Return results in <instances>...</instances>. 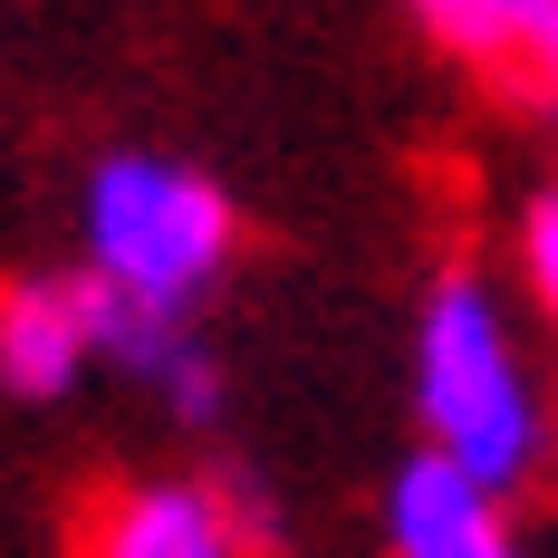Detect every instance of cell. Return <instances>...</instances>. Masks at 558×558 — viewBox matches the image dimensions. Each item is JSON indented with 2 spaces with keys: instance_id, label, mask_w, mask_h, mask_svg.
<instances>
[{
  "instance_id": "obj_1",
  "label": "cell",
  "mask_w": 558,
  "mask_h": 558,
  "mask_svg": "<svg viewBox=\"0 0 558 558\" xmlns=\"http://www.w3.org/2000/svg\"><path fill=\"white\" fill-rule=\"evenodd\" d=\"M404 386H414V434L444 452L452 472H472L482 492H530L558 452V404L530 366V347L510 328V299L482 270H444L414 299V347H404Z\"/></svg>"
},
{
  "instance_id": "obj_2",
  "label": "cell",
  "mask_w": 558,
  "mask_h": 558,
  "mask_svg": "<svg viewBox=\"0 0 558 558\" xmlns=\"http://www.w3.org/2000/svg\"><path fill=\"white\" fill-rule=\"evenodd\" d=\"M241 251V213L203 165L155 155V145H116L77 183V279H97L125 308H165L193 318L222 289Z\"/></svg>"
},
{
  "instance_id": "obj_3",
  "label": "cell",
  "mask_w": 558,
  "mask_h": 558,
  "mask_svg": "<svg viewBox=\"0 0 558 558\" xmlns=\"http://www.w3.org/2000/svg\"><path fill=\"white\" fill-rule=\"evenodd\" d=\"M77 558H251V539L231 530L222 492L203 472H135L87 501Z\"/></svg>"
},
{
  "instance_id": "obj_4",
  "label": "cell",
  "mask_w": 558,
  "mask_h": 558,
  "mask_svg": "<svg viewBox=\"0 0 558 558\" xmlns=\"http://www.w3.org/2000/svg\"><path fill=\"white\" fill-rule=\"evenodd\" d=\"M97 376V289L77 270L0 279V395L68 404Z\"/></svg>"
},
{
  "instance_id": "obj_5",
  "label": "cell",
  "mask_w": 558,
  "mask_h": 558,
  "mask_svg": "<svg viewBox=\"0 0 558 558\" xmlns=\"http://www.w3.org/2000/svg\"><path fill=\"white\" fill-rule=\"evenodd\" d=\"M87 289H97V279H87ZM97 366H116L125 386H145L173 424H222V404H231V376H222L213 337L193 328V318L125 308L107 289H97Z\"/></svg>"
},
{
  "instance_id": "obj_6",
  "label": "cell",
  "mask_w": 558,
  "mask_h": 558,
  "mask_svg": "<svg viewBox=\"0 0 558 558\" xmlns=\"http://www.w3.org/2000/svg\"><path fill=\"white\" fill-rule=\"evenodd\" d=\"M386 558H510V501L414 444L386 472Z\"/></svg>"
},
{
  "instance_id": "obj_7",
  "label": "cell",
  "mask_w": 558,
  "mask_h": 558,
  "mask_svg": "<svg viewBox=\"0 0 558 558\" xmlns=\"http://www.w3.org/2000/svg\"><path fill=\"white\" fill-rule=\"evenodd\" d=\"M510 260H520L530 308L558 328V183H539V193L520 203V222H510Z\"/></svg>"
},
{
  "instance_id": "obj_8",
  "label": "cell",
  "mask_w": 558,
  "mask_h": 558,
  "mask_svg": "<svg viewBox=\"0 0 558 558\" xmlns=\"http://www.w3.org/2000/svg\"><path fill=\"white\" fill-rule=\"evenodd\" d=\"M482 10H492V29H501V58L530 68V77L549 87V107H558V0H482Z\"/></svg>"
},
{
  "instance_id": "obj_9",
  "label": "cell",
  "mask_w": 558,
  "mask_h": 558,
  "mask_svg": "<svg viewBox=\"0 0 558 558\" xmlns=\"http://www.w3.org/2000/svg\"><path fill=\"white\" fill-rule=\"evenodd\" d=\"M434 49H452V58H472V68H501V29H492V10L482 0H395Z\"/></svg>"
},
{
  "instance_id": "obj_10",
  "label": "cell",
  "mask_w": 558,
  "mask_h": 558,
  "mask_svg": "<svg viewBox=\"0 0 558 558\" xmlns=\"http://www.w3.org/2000/svg\"><path fill=\"white\" fill-rule=\"evenodd\" d=\"M510 558H520V549H510Z\"/></svg>"
}]
</instances>
